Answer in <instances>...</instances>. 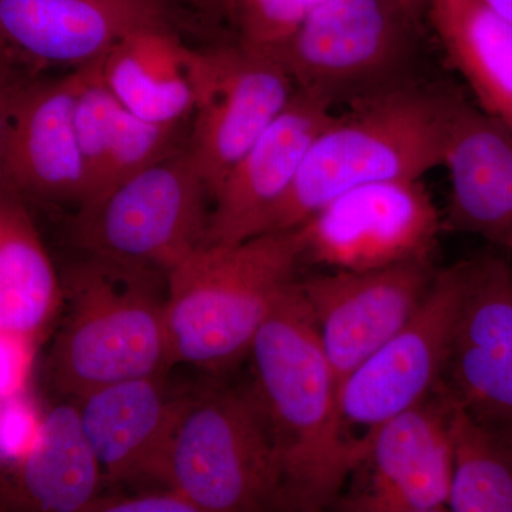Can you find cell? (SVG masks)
Here are the masks:
<instances>
[{"label": "cell", "instance_id": "1", "mask_svg": "<svg viewBox=\"0 0 512 512\" xmlns=\"http://www.w3.org/2000/svg\"><path fill=\"white\" fill-rule=\"evenodd\" d=\"M249 386L274 448L279 511L333 507L357 464L345 434L339 386L298 288L286 293L255 336Z\"/></svg>", "mask_w": 512, "mask_h": 512}, {"label": "cell", "instance_id": "2", "mask_svg": "<svg viewBox=\"0 0 512 512\" xmlns=\"http://www.w3.org/2000/svg\"><path fill=\"white\" fill-rule=\"evenodd\" d=\"M298 229L195 249L167 274L171 366L227 369L248 356L259 329L295 285Z\"/></svg>", "mask_w": 512, "mask_h": 512}, {"label": "cell", "instance_id": "3", "mask_svg": "<svg viewBox=\"0 0 512 512\" xmlns=\"http://www.w3.org/2000/svg\"><path fill=\"white\" fill-rule=\"evenodd\" d=\"M161 272L94 255L70 266L62 285L69 313L47 363L57 392L82 399L170 369Z\"/></svg>", "mask_w": 512, "mask_h": 512}, {"label": "cell", "instance_id": "4", "mask_svg": "<svg viewBox=\"0 0 512 512\" xmlns=\"http://www.w3.org/2000/svg\"><path fill=\"white\" fill-rule=\"evenodd\" d=\"M448 96L386 89L359 97L333 116L306 153L291 190L269 218L266 232L291 231L362 185L421 180L441 165Z\"/></svg>", "mask_w": 512, "mask_h": 512}, {"label": "cell", "instance_id": "5", "mask_svg": "<svg viewBox=\"0 0 512 512\" xmlns=\"http://www.w3.org/2000/svg\"><path fill=\"white\" fill-rule=\"evenodd\" d=\"M164 483L198 512L279 511L278 464L251 390L220 387L183 400Z\"/></svg>", "mask_w": 512, "mask_h": 512}, {"label": "cell", "instance_id": "6", "mask_svg": "<svg viewBox=\"0 0 512 512\" xmlns=\"http://www.w3.org/2000/svg\"><path fill=\"white\" fill-rule=\"evenodd\" d=\"M207 185L187 144L79 208L73 241L87 255L165 275L207 239Z\"/></svg>", "mask_w": 512, "mask_h": 512}, {"label": "cell", "instance_id": "7", "mask_svg": "<svg viewBox=\"0 0 512 512\" xmlns=\"http://www.w3.org/2000/svg\"><path fill=\"white\" fill-rule=\"evenodd\" d=\"M295 90L284 66L264 49L239 42L200 50L187 147L211 200Z\"/></svg>", "mask_w": 512, "mask_h": 512}, {"label": "cell", "instance_id": "8", "mask_svg": "<svg viewBox=\"0 0 512 512\" xmlns=\"http://www.w3.org/2000/svg\"><path fill=\"white\" fill-rule=\"evenodd\" d=\"M296 229L303 258L335 271H369L430 259L441 220L421 180H392L343 192Z\"/></svg>", "mask_w": 512, "mask_h": 512}, {"label": "cell", "instance_id": "9", "mask_svg": "<svg viewBox=\"0 0 512 512\" xmlns=\"http://www.w3.org/2000/svg\"><path fill=\"white\" fill-rule=\"evenodd\" d=\"M466 261L436 272L412 319L365 360L339 389L345 427L366 429L426 400L440 386L446 369Z\"/></svg>", "mask_w": 512, "mask_h": 512}, {"label": "cell", "instance_id": "10", "mask_svg": "<svg viewBox=\"0 0 512 512\" xmlns=\"http://www.w3.org/2000/svg\"><path fill=\"white\" fill-rule=\"evenodd\" d=\"M355 441L353 471L365 470V481L340 495L333 507L349 512L447 511L451 446L448 396L441 386Z\"/></svg>", "mask_w": 512, "mask_h": 512}, {"label": "cell", "instance_id": "11", "mask_svg": "<svg viewBox=\"0 0 512 512\" xmlns=\"http://www.w3.org/2000/svg\"><path fill=\"white\" fill-rule=\"evenodd\" d=\"M436 271L412 259L369 271H335L299 281L338 386L420 308Z\"/></svg>", "mask_w": 512, "mask_h": 512}, {"label": "cell", "instance_id": "12", "mask_svg": "<svg viewBox=\"0 0 512 512\" xmlns=\"http://www.w3.org/2000/svg\"><path fill=\"white\" fill-rule=\"evenodd\" d=\"M399 0H325L285 42L264 49L296 89L335 97L382 79L402 59Z\"/></svg>", "mask_w": 512, "mask_h": 512}, {"label": "cell", "instance_id": "13", "mask_svg": "<svg viewBox=\"0 0 512 512\" xmlns=\"http://www.w3.org/2000/svg\"><path fill=\"white\" fill-rule=\"evenodd\" d=\"M440 386L478 419L512 417V268L500 255L466 259Z\"/></svg>", "mask_w": 512, "mask_h": 512}, {"label": "cell", "instance_id": "14", "mask_svg": "<svg viewBox=\"0 0 512 512\" xmlns=\"http://www.w3.org/2000/svg\"><path fill=\"white\" fill-rule=\"evenodd\" d=\"M333 116L330 97L296 89L285 109L229 171L214 198L204 245L237 244L265 234L306 153Z\"/></svg>", "mask_w": 512, "mask_h": 512}, {"label": "cell", "instance_id": "15", "mask_svg": "<svg viewBox=\"0 0 512 512\" xmlns=\"http://www.w3.org/2000/svg\"><path fill=\"white\" fill-rule=\"evenodd\" d=\"M164 25L163 0H0V40L32 70L77 69L131 33Z\"/></svg>", "mask_w": 512, "mask_h": 512}, {"label": "cell", "instance_id": "16", "mask_svg": "<svg viewBox=\"0 0 512 512\" xmlns=\"http://www.w3.org/2000/svg\"><path fill=\"white\" fill-rule=\"evenodd\" d=\"M84 66L50 80H32L13 114L0 177L26 202L80 205L87 181L77 141V96Z\"/></svg>", "mask_w": 512, "mask_h": 512}, {"label": "cell", "instance_id": "17", "mask_svg": "<svg viewBox=\"0 0 512 512\" xmlns=\"http://www.w3.org/2000/svg\"><path fill=\"white\" fill-rule=\"evenodd\" d=\"M441 165L450 177L448 224L512 251V128L450 94Z\"/></svg>", "mask_w": 512, "mask_h": 512}, {"label": "cell", "instance_id": "18", "mask_svg": "<svg viewBox=\"0 0 512 512\" xmlns=\"http://www.w3.org/2000/svg\"><path fill=\"white\" fill-rule=\"evenodd\" d=\"M77 400L84 437L103 481L165 485L168 447L184 399H170L163 375L109 384Z\"/></svg>", "mask_w": 512, "mask_h": 512}, {"label": "cell", "instance_id": "19", "mask_svg": "<svg viewBox=\"0 0 512 512\" xmlns=\"http://www.w3.org/2000/svg\"><path fill=\"white\" fill-rule=\"evenodd\" d=\"M103 481L77 406L42 417L28 450L0 466V512H87Z\"/></svg>", "mask_w": 512, "mask_h": 512}, {"label": "cell", "instance_id": "20", "mask_svg": "<svg viewBox=\"0 0 512 512\" xmlns=\"http://www.w3.org/2000/svg\"><path fill=\"white\" fill-rule=\"evenodd\" d=\"M200 50L184 45L170 25L137 30L100 57V73L133 116L161 126L191 119Z\"/></svg>", "mask_w": 512, "mask_h": 512}, {"label": "cell", "instance_id": "21", "mask_svg": "<svg viewBox=\"0 0 512 512\" xmlns=\"http://www.w3.org/2000/svg\"><path fill=\"white\" fill-rule=\"evenodd\" d=\"M62 301L29 204L0 177V333L36 343Z\"/></svg>", "mask_w": 512, "mask_h": 512}, {"label": "cell", "instance_id": "22", "mask_svg": "<svg viewBox=\"0 0 512 512\" xmlns=\"http://www.w3.org/2000/svg\"><path fill=\"white\" fill-rule=\"evenodd\" d=\"M450 62L481 109L512 128V23L484 0H427Z\"/></svg>", "mask_w": 512, "mask_h": 512}, {"label": "cell", "instance_id": "23", "mask_svg": "<svg viewBox=\"0 0 512 512\" xmlns=\"http://www.w3.org/2000/svg\"><path fill=\"white\" fill-rule=\"evenodd\" d=\"M448 433L451 481L447 511L512 512L510 444L493 424L478 419L450 396Z\"/></svg>", "mask_w": 512, "mask_h": 512}, {"label": "cell", "instance_id": "24", "mask_svg": "<svg viewBox=\"0 0 512 512\" xmlns=\"http://www.w3.org/2000/svg\"><path fill=\"white\" fill-rule=\"evenodd\" d=\"M183 124L180 126H161L148 123L128 113L123 106L111 131L109 148L104 160L99 187L92 200L84 204H93L114 187L133 177L148 165L178 150V140ZM80 207V208H83Z\"/></svg>", "mask_w": 512, "mask_h": 512}, {"label": "cell", "instance_id": "25", "mask_svg": "<svg viewBox=\"0 0 512 512\" xmlns=\"http://www.w3.org/2000/svg\"><path fill=\"white\" fill-rule=\"evenodd\" d=\"M325 0H231L228 15L237 22L239 42L271 49L285 42Z\"/></svg>", "mask_w": 512, "mask_h": 512}, {"label": "cell", "instance_id": "26", "mask_svg": "<svg viewBox=\"0 0 512 512\" xmlns=\"http://www.w3.org/2000/svg\"><path fill=\"white\" fill-rule=\"evenodd\" d=\"M198 512L180 493L173 488L146 491L131 497L100 498L90 504L87 512Z\"/></svg>", "mask_w": 512, "mask_h": 512}, {"label": "cell", "instance_id": "27", "mask_svg": "<svg viewBox=\"0 0 512 512\" xmlns=\"http://www.w3.org/2000/svg\"><path fill=\"white\" fill-rule=\"evenodd\" d=\"M35 342L12 333H0V396L12 397L22 389L32 362Z\"/></svg>", "mask_w": 512, "mask_h": 512}, {"label": "cell", "instance_id": "28", "mask_svg": "<svg viewBox=\"0 0 512 512\" xmlns=\"http://www.w3.org/2000/svg\"><path fill=\"white\" fill-rule=\"evenodd\" d=\"M13 84L0 90V173H2L3 158H5L6 143H8L10 126H12L13 114H15L16 106L20 94L28 83Z\"/></svg>", "mask_w": 512, "mask_h": 512}, {"label": "cell", "instance_id": "29", "mask_svg": "<svg viewBox=\"0 0 512 512\" xmlns=\"http://www.w3.org/2000/svg\"><path fill=\"white\" fill-rule=\"evenodd\" d=\"M29 79L28 76L19 72L18 64L15 63V60L9 55L8 49L0 40V90L13 86V84L28 82Z\"/></svg>", "mask_w": 512, "mask_h": 512}, {"label": "cell", "instance_id": "30", "mask_svg": "<svg viewBox=\"0 0 512 512\" xmlns=\"http://www.w3.org/2000/svg\"><path fill=\"white\" fill-rule=\"evenodd\" d=\"M501 18L512 23V0H484Z\"/></svg>", "mask_w": 512, "mask_h": 512}, {"label": "cell", "instance_id": "31", "mask_svg": "<svg viewBox=\"0 0 512 512\" xmlns=\"http://www.w3.org/2000/svg\"><path fill=\"white\" fill-rule=\"evenodd\" d=\"M488 423L493 424L495 429L498 430V433L504 437V440L507 441L512 448V417H510V419L488 421Z\"/></svg>", "mask_w": 512, "mask_h": 512}, {"label": "cell", "instance_id": "32", "mask_svg": "<svg viewBox=\"0 0 512 512\" xmlns=\"http://www.w3.org/2000/svg\"><path fill=\"white\" fill-rule=\"evenodd\" d=\"M194 2L200 5L201 8L221 10L225 13H228L229 5H231V0H194Z\"/></svg>", "mask_w": 512, "mask_h": 512}, {"label": "cell", "instance_id": "33", "mask_svg": "<svg viewBox=\"0 0 512 512\" xmlns=\"http://www.w3.org/2000/svg\"><path fill=\"white\" fill-rule=\"evenodd\" d=\"M400 3L404 6V8H412L414 3L419 2V0H399Z\"/></svg>", "mask_w": 512, "mask_h": 512}]
</instances>
